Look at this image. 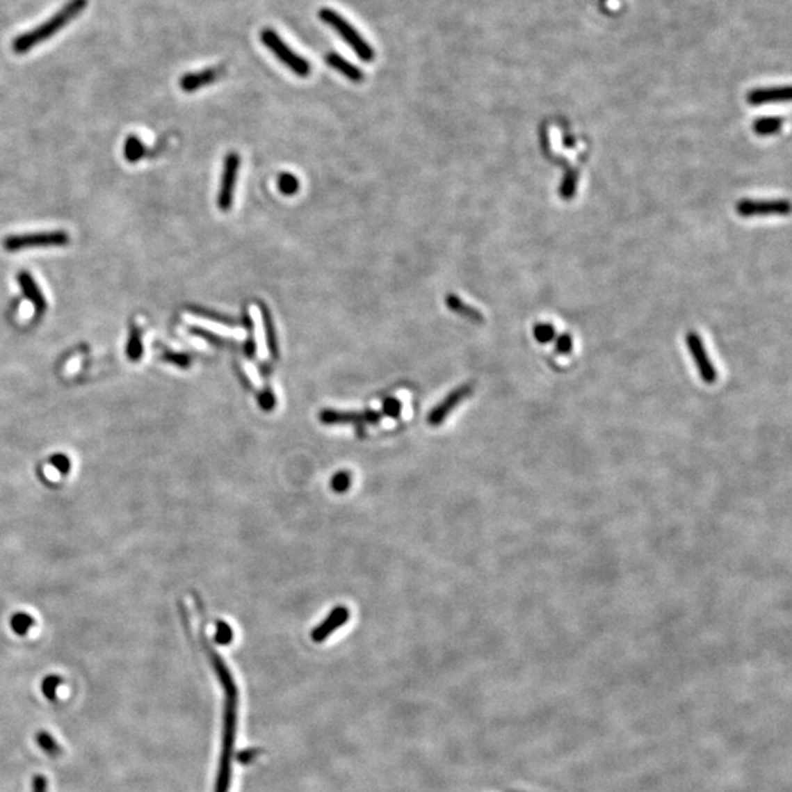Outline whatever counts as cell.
<instances>
[{"label":"cell","instance_id":"7402d4cb","mask_svg":"<svg viewBox=\"0 0 792 792\" xmlns=\"http://www.w3.org/2000/svg\"><path fill=\"white\" fill-rule=\"evenodd\" d=\"M533 333H534V338L537 339V342H540V344H549L556 338L555 328L549 323L535 325Z\"/></svg>","mask_w":792,"mask_h":792},{"label":"cell","instance_id":"4316f807","mask_svg":"<svg viewBox=\"0 0 792 792\" xmlns=\"http://www.w3.org/2000/svg\"><path fill=\"white\" fill-rule=\"evenodd\" d=\"M216 641L219 644H229L232 641V629L231 627L225 624V622H218V629H216Z\"/></svg>","mask_w":792,"mask_h":792},{"label":"cell","instance_id":"52a82bcc","mask_svg":"<svg viewBox=\"0 0 792 792\" xmlns=\"http://www.w3.org/2000/svg\"><path fill=\"white\" fill-rule=\"evenodd\" d=\"M686 341H687L688 350H690V353H691V355H693V359H694V362H695V366H697V369H699V373H700V375H702V379H703L706 383H709V385L715 383L716 379H718V371H716V369H715V366H713V362L710 361L709 355H707L706 346H704L702 338H700L699 334H697L695 332H690V333L687 334Z\"/></svg>","mask_w":792,"mask_h":792},{"label":"cell","instance_id":"9c48e42d","mask_svg":"<svg viewBox=\"0 0 792 792\" xmlns=\"http://www.w3.org/2000/svg\"><path fill=\"white\" fill-rule=\"evenodd\" d=\"M471 392H473L471 385H464L458 389H455L453 392H451L436 408L432 410L430 414H428V423H430L432 426H439L440 423L445 421V419L448 417L449 412L452 410H455L456 405H458L461 401H464L467 396L471 395Z\"/></svg>","mask_w":792,"mask_h":792},{"label":"cell","instance_id":"7c38bea8","mask_svg":"<svg viewBox=\"0 0 792 792\" xmlns=\"http://www.w3.org/2000/svg\"><path fill=\"white\" fill-rule=\"evenodd\" d=\"M17 279L19 282L21 289H22L25 297L34 304L37 314H43L46 310V307H47V302H46V297H45L43 291L40 289V286L37 285V282L34 280V277L29 272H19Z\"/></svg>","mask_w":792,"mask_h":792},{"label":"cell","instance_id":"30bf717a","mask_svg":"<svg viewBox=\"0 0 792 792\" xmlns=\"http://www.w3.org/2000/svg\"><path fill=\"white\" fill-rule=\"evenodd\" d=\"M348 620H350V611H348L345 606L334 608L326 620L320 625H317V628L312 633V638L316 643L325 641L333 631H337L339 627L348 622Z\"/></svg>","mask_w":792,"mask_h":792},{"label":"cell","instance_id":"4fadbf2b","mask_svg":"<svg viewBox=\"0 0 792 792\" xmlns=\"http://www.w3.org/2000/svg\"><path fill=\"white\" fill-rule=\"evenodd\" d=\"M218 79V70L216 68H207L198 72H188L181 76L179 87L185 92H193L200 90L201 87L209 86Z\"/></svg>","mask_w":792,"mask_h":792},{"label":"cell","instance_id":"277c9868","mask_svg":"<svg viewBox=\"0 0 792 792\" xmlns=\"http://www.w3.org/2000/svg\"><path fill=\"white\" fill-rule=\"evenodd\" d=\"M70 244V235L63 231H53V232H35V234H22V235H10L3 239V248L9 252H17L26 248H40V247H63Z\"/></svg>","mask_w":792,"mask_h":792},{"label":"cell","instance_id":"ac0fdd59","mask_svg":"<svg viewBox=\"0 0 792 792\" xmlns=\"http://www.w3.org/2000/svg\"><path fill=\"white\" fill-rule=\"evenodd\" d=\"M35 741H37L38 747L42 748L45 753L49 754L50 757H56V756L62 754V748H60L59 743L49 732L38 731L35 735Z\"/></svg>","mask_w":792,"mask_h":792},{"label":"cell","instance_id":"ba28073f","mask_svg":"<svg viewBox=\"0 0 792 792\" xmlns=\"http://www.w3.org/2000/svg\"><path fill=\"white\" fill-rule=\"evenodd\" d=\"M382 412L375 411H366V412H342V411H333L325 410L320 414V420L325 424H342V423H355L359 427L364 423L374 424L382 419Z\"/></svg>","mask_w":792,"mask_h":792},{"label":"cell","instance_id":"ffe728a7","mask_svg":"<svg viewBox=\"0 0 792 792\" xmlns=\"http://www.w3.org/2000/svg\"><path fill=\"white\" fill-rule=\"evenodd\" d=\"M127 355L131 361H138L143 355V341H141V332L138 328H132L131 337L127 346Z\"/></svg>","mask_w":792,"mask_h":792},{"label":"cell","instance_id":"8fae6325","mask_svg":"<svg viewBox=\"0 0 792 792\" xmlns=\"http://www.w3.org/2000/svg\"><path fill=\"white\" fill-rule=\"evenodd\" d=\"M791 100V87H773V88H757L747 94V102L753 106H761L768 103H782Z\"/></svg>","mask_w":792,"mask_h":792},{"label":"cell","instance_id":"83f0119b","mask_svg":"<svg viewBox=\"0 0 792 792\" xmlns=\"http://www.w3.org/2000/svg\"><path fill=\"white\" fill-rule=\"evenodd\" d=\"M556 353L559 354H569L572 351V338L571 334L563 333L556 339Z\"/></svg>","mask_w":792,"mask_h":792},{"label":"cell","instance_id":"cb8c5ba5","mask_svg":"<svg viewBox=\"0 0 792 792\" xmlns=\"http://www.w3.org/2000/svg\"><path fill=\"white\" fill-rule=\"evenodd\" d=\"M33 622H34V621H33V617H31L30 615L18 613V615H15V616L12 617V622H10V624H12V628H13V631H15L17 634L24 636V634L29 633V629H30V627L33 625Z\"/></svg>","mask_w":792,"mask_h":792},{"label":"cell","instance_id":"f546056e","mask_svg":"<svg viewBox=\"0 0 792 792\" xmlns=\"http://www.w3.org/2000/svg\"><path fill=\"white\" fill-rule=\"evenodd\" d=\"M401 412V402L396 399H387L385 401V405H383V412L389 415V417H398Z\"/></svg>","mask_w":792,"mask_h":792},{"label":"cell","instance_id":"4dcf8cb0","mask_svg":"<svg viewBox=\"0 0 792 792\" xmlns=\"http://www.w3.org/2000/svg\"><path fill=\"white\" fill-rule=\"evenodd\" d=\"M165 359L173 362V364H177V366H179V367L190 366V358H188L186 355H181V354H168V355H165Z\"/></svg>","mask_w":792,"mask_h":792},{"label":"cell","instance_id":"1f68e13d","mask_svg":"<svg viewBox=\"0 0 792 792\" xmlns=\"http://www.w3.org/2000/svg\"><path fill=\"white\" fill-rule=\"evenodd\" d=\"M33 792H47V779L43 775H35L33 779Z\"/></svg>","mask_w":792,"mask_h":792},{"label":"cell","instance_id":"2e32d148","mask_svg":"<svg viewBox=\"0 0 792 792\" xmlns=\"http://www.w3.org/2000/svg\"><path fill=\"white\" fill-rule=\"evenodd\" d=\"M261 308V316H263V325H264V332H266V342H267V348H268V353L273 358H277L279 351H277V338H276V329L273 325V320L270 313H268L267 307L260 304Z\"/></svg>","mask_w":792,"mask_h":792},{"label":"cell","instance_id":"44dd1931","mask_svg":"<svg viewBox=\"0 0 792 792\" xmlns=\"http://www.w3.org/2000/svg\"><path fill=\"white\" fill-rule=\"evenodd\" d=\"M60 684H62V678L58 675H50V677L45 678V681L42 684V691L49 702L56 700V695H58L56 693H58V688H59Z\"/></svg>","mask_w":792,"mask_h":792},{"label":"cell","instance_id":"603a6c76","mask_svg":"<svg viewBox=\"0 0 792 792\" xmlns=\"http://www.w3.org/2000/svg\"><path fill=\"white\" fill-rule=\"evenodd\" d=\"M298 188H300L298 179L291 175V173H284V175L279 177V190L285 195L295 194L298 191Z\"/></svg>","mask_w":792,"mask_h":792},{"label":"cell","instance_id":"d6986e66","mask_svg":"<svg viewBox=\"0 0 792 792\" xmlns=\"http://www.w3.org/2000/svg\"><path fill=\"white\" fill-rule=\"evenodd\" d=\"M576 185H579V172L575 169H571L567 172V175L563 177V181L560 184V190H559L560 197L563 200H571L575 195Z\"/></svg>","mask_w":792,"mask_h":792},{"label":"cell","instance_id":"9a60e30c","mask_svg":"<svg viewBox=\"0 0 792 792\" xmlns=\"http://www.w3.org/2000/svg\"><path fill=\"white\" fill-rule=\"evenodd\" d=\"M446 305L451 308L453 313L464 316L468 320L477 321V323H483V321H485V317H483V314L477 310V308L462 302L458 297H456V295H448Z\"/></svg>","mask_w":792,"mask_h":792},{"label":"cell","instance_id":"7a4b0ae2","mask_svg":"<svg viewBox=\"0 0 792 792\" xmlns=\"http://www.w3.org/2000/svg\"><path fill=\"white\" fill-rule=\"evenodd\" d=\"M318 18L326 25H329L330 29L337 31L342 37L344 42L357 53V56L361 60L371 62L374 59V49L366 42V38L355 30V26L348 22L341 13L330 8H321L318 10Z\"/></svg>","mask_w":792,"mask_h":792},{"label":"cell","instance_id":"3957f363","mask_svg":"<svg viewBox=\"0 0 792 792\" xmlns=\"http://www.w3.org/2000/svg\"><path fill=\"white\" fill-rule=\"evenodd\" d=\"M261 43L270 50L273 55L289 68L293 74L305 78L312 72V65L302 56L297 55L273 29H263L260 33Z\"/></svg>","mask_w":792,"mask_h":792},{"label":"cell","instance_id":"8992f818","mask_svg":"<svg viewBox=\"0 0 792 792\" xmlns=\"http://www.w3.org/2000/svg\"><path fill=\"white\" fill-rule=\"evenodd\" d=\"M788 200H741L736 204V211L743 218L753 216H768V214H785L789 213Z\"/></svg>","mask_w":792,"mask_h":792},{"label":"cell","instance_id":"6da1fadb","mask_svg":"<svg viewBox=\"0 0 792 792\" xmlns=\"http://www.w3.org/2000/svg\"><path fill=\"white\" fill-rule=\"evenodd\" d=\"M88 0H70L63 5L55 15H51L47 21L34 26L33 30L17 35L12 42V50L17 55H25L34 47L46 43L49 38L55 37L65 26H68L87 9Z\"/></svg>","mask_w":792,"mask_h":792},{"label":"cell","instance_id":"d6a6232c","mask_svg":"<svg viewBox=\"0 0 792 792\" xmlns=\"http://www.w3.org/2000/svg\"><path fill=\"white\" fill-rule=\"evenodd\" d=\"M53 462H55V465L60 469V471H68L70 461H68V458H66V456L56 455L55 458H53Z\"/></svg>","mask_w":792,"mask_h":792},{"label":"cell","instance_id":"e0dca14e","mask_svg":"<svg viewBox=\"0 0 792 792\" xmlns=\"http://www.w3.org/2000/svg\"><path fill=\"white\" fill-rule=\"evenodd\" d=\"M784 122H785L784 118H776V116L760 118L753 122V131L757 134V136H772V134L781 131Z\"/></svg>","mask_w":792,"mask_h":792},{"label":"cell","instance_id":"d4e9b609","mask_svg":"<svg viewBox=\"0 0 792 792\" xmlns=\"http://www.w3.org/2000/svg\"><path fill=\"white\" fill-rule=\"evenodd\" d=\"M330 486L334 492L338 493H344L351 486V474L348 471H339L333 476L332 481H330Z\"/></svg>","mask_w":792,"mask_h":792},{"label":"cell","instance_id":"484cf974","mask_svg":"<svg viewBox=\"0 0 792 792\" xmlns=\"http://www.w3.org/2000/svg\"><path fill=\"white\" fill-rule=\"evenodd\" d=\"M144 154V147L137 138H129L125 145V156L129 162H136Z\"/></svg>","mask_w":792,"mask_h":792},{"label":"cell","instance_id":"5bb4252c","mask_svg":"<svg viewBox=\"0 0 792 792\" xmlns=\"http://www.w3.org/2000/svg\"><path fill=\"white\" fill-rule=\"evenodd\" d=\"M326 63L330 66V68L337 70L339 74H342L345 78L350 79L353 83H361L364 81V72H362L359 68H357L355 65H353L351 62H348L345 58H342L341 55L334 51H329L328 55L325 56Z\"/></svg>","mask_w":792,"mask_h":792},{"label":"cell","instance_id":"5b68a950","mask_svg":"<svg viewBox=\"0 0 792 792\" xmlns=\"http://www.w3.org/2000/svg\"><path fill=\"white\" fill-rule=\"evenodd\" d=\"M238 169H239V156L236 153H229L225 159L222 184L218 195V206L222 211H229L232 207Z\"/></svg>","mask_w":792,"mask_h":792},{"label":"cell","instance_id":"f1b7e54d","mask_svg":"<svg viewBox=\"0 0 792 792\" xmlns=\"http://www.w3.org/2000/svg\"><path fill=\"white\" fill-rule=\"evenodd\" d=\"M259 402H260V407H261L264 411H272V410L275 408L276 399H275V395L272 394L270 389H268V387L266 389V391L260 395Z\"/></svg>","mask_w":792,"mask_h":792}]
</instances>
